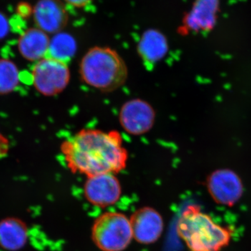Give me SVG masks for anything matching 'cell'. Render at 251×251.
Instances as JSON below:
<instances>
[{
  "label": "cell",
  "mask_w": 251,
  "mask_h": 251,
  "mask_svg": "<svg viewBox=\"0 0 251 251\" xmlns=\"http://www.w3.org/2000/svg\"><path fill=\"white\" fill-rule=\"evenodd\" d=\"M61 152L73 173L88 176L123 171L128 151L121 134L116 130L85 128L61 144Z\"/></svg>",
  "instance_id": "6da1fadb"
},
{
  "label": "cell",
  "mask_w": 251,
  "mask_h": 251,
  "mask_svg": "<svg viewBox=\"0 0 251 251\" xmlns=\"http://www.w3.org/2000/svg\"><path fill=\"white\" fill-rule=\"evenodd\" d=\"M81 80L89 87L103 92H111L125 85L128 67L115 50L96 46L85 52L79 64Z\"/></svg>",
  "instance_id": "7a4b0ae2"
},
{
  "label": "cell",
  "mask_w": 251,
  "mask_h": 251,
  "mask_svg": "<svg viewBox=\"0 0 251 251\" xmlns=\"http://www.w3.org/2000/svg\"><path fill=\"white\" fill-rule=\"evenodd\" d=\"M176 231L191 251H221L229 245L232 237L230 229L216 224L195 205L183 211Z\"/></svg>",
  "instance_id": "3957f363"
},
{
  "label": "cell",
  "mask_w": 251,
  "mask_h": 251,
  "mask_svg": "<svg viewBox=\"0 0 251 251\" xmlns=\"http://www.w3.org/2000/svg\"><path fill=\"white\" fill-rule=\"evenodd\" d=\"M94 244L103 251H123L133 239L130 219L120 212H106L92 226Z\"/></svg>",
  "instance_id": "277c9868"
},
{
  "label": "cell",
  "mask_w": 251,
  "mask_h": 251,
  "mask_svg": "<svg viewBox=\"0 0 251 251\" xmlns=\"http://www.w3.org/2000/svg\"><path fill=\"white\" fill-rule=\"evenodd\" d=\"M33 85L45 97H54L62 93L69 85L71 72L67 63L46 57L38 61L31 72Z\"/></svg>",
  "instance_id": "5b68a950"
},
{
  "label": "cell",
  "mask_w": 251,
  "mask_h": 251,
  "mask_svg": "<svg viewBox=\"0 0 251 251\" xmlns=\"http://www.w3.org/2000/svg\"><path fill=\"white\" fill-rule=\"evenodd\" d=\"M206 188L212 199L218 204L232 206L237 204L244 193L240 176L229 168H219L206 178Z\"/></svg>",
  "instance_id": "8992f818"
},
{
  "label": "cell",
  "mask_w": 251,
  "mask_h": 251,
  "mask_svg": "<svg viewBox=\"0 0 251 251\" xmlns=\"http://www.w3.org/2000/svg\"><path fill=\"white\" fill-rule=\"evenodd\" d=\"M156 117V111L151 104L143 99H133L122 105L119 113V121L125 132L138 136L151 130Z\"/></svg>",
  "instance_id": "52a82bcc"
},
{
  "label": "cell",
  "mask_w": 251,
  "mask_h": 251,
  "mask_svg": "<svg viewBox=\"0 0 251 251\" xmlns=\"http://www.w3.org/2000/svg\"><path fill=\"white\" fill-rule=\"evenodd\" d=\"M85 197L99 207L113 205L120 200L122 186L115 174L105 173L88 176L84 185Z\"/></svg>",
  "instance_id": "ba28073f"
},
{
  "label": "cell",
  "mask_w": 251,
  "mask_h": 251,
  "mask_svg": "<svg viewBox=\"0 0 251 251\" xmlns=\"http://www.w3.org/2000/svg\"><path fill=\"white\" fill-rule=\"evenodd\" d=\"M221 0H195L184 16L181 29L187 33L209 32L215 27Z\"/></svg>",
  "instance_id": "9c48e42d"
},
{
  "label": "cell",
  "mask_w": 251,
  "mask_h": 251,
  "mask_svg": "<svg viewBox=\"0 0 251 251\" xmlns=\"http://www.w3.org/2000/svg\"><path fill=\"white\" fill-rule=\"evenodd\" d=\"M135 240L142 244H151L161 237L164 222L161 214L151 207L144 206L133 213L130 219Z\"/></svg>",
  "instance_id": "30bf717a"
},
{
  "label": "cell",
  "mask_w": 251,
  "mask_h": 251,
  "mask_svg": "<svg viewBox=\"0 0 251 251\" xmlns=\"http://www.w3.org/2000/svg\"><path fill=\"white\" fill-rule=\"evenodd\" d=\"M32 14L36 27L53 35L62 31L67 25L69 17L60 0H39Z\"/></svg>",
  "instance_id": "8fae6325"
},
{
  "label": "cell",
  "mask_w": 251,
  "mask_h": 251,
  "mask_svg": "<svg viewBox=\"0 0 251 251\" xmlns=\"http://www.w3.org/2000/svg\"><path fill=\"white\" fill-rule=\"evenodd\" d=\"M50 39L49 34L37 27L24 31L18 41V49L21 56L29 62H38L47 57Z\"/></svg>",
  "instance_id": "7c38bea8"
},
{
  "label": "cell",
  "mask_w": 251,
  "mask_h": 251,
  "mask_svg": "<svg viewBox=\"0 0 251 251\" xmlns=\"http://www.w3.org/2000/svg\"><path fill=\"white\" fill-rule=\"evenodd\" d=\"M169 49L166 36L155 29H148L143 33L138 44V52L144 62L153 64L160 62Z\"/></svg>",
  "instance_id": "4fadbf2b"
},
{
  "label": "cell",
  "mask_w": 251,
  "mask_h": 251,
  "mask_svg": "<svg viewBox=\"0 0 251 251\" xmlns=\"http://www.w3.org/2000/svg\"><path fill=\"white\" fill-rule=\"evenodd\" d=\"M27 227L21 220L6 219L0 222V246L6 250L17 251L25 244Z\"/></svg>",
  "instance_id": "5bb4252c"
},
{
  "label": "cell",
  "mask_w": 251,
  "mask_h": 251,
  "mask_svg": "<svg viewBox=\"0 0 251 251\" xmlns=\"http://www.w3.org/2000/svg\"><path fill=\"white\" fill-rule=\"evenodd\" d=\"M76 50L77 43L74 36L60 31L51 38L47 57L67 63L75 55Z\"/></svg>",
  "instance_id": "9a60e30c"
},
{
  "label": "cell",
  "mask_w": 251,
  "mask_h": 251,
  "mask_svg": "<svg viewBox=\"0 0 251 251\" xmlns=\"http://www.w3.org/2000/svg\"><path fill=\"white\" fill-rule=\"evenodd\" d=\"M19 83V72L12 61L0 60V95H5L16 90Z\"/></svg>",
  "instance_id": "2e32d148"
},
{
  "label": "cell",
  "mask_w": 251,
  "mask_h": 251,
  "mask_svg": "<svg viewBox=\"0 0 251 251\" xmlns=\"http://www.w3.org/2000/svg\"><path fill=\"white\" fill-rule=\"evenodd\" d=\"M10 142L9 139L0 131V158L6 156L9 152Z\"/></svg>",
  "instance_id": "e0dca14e"
},
{
  "label": "cell",
  "mask_w": 251,
  "mask_h": 251,
  "mask_svg": "<svg viewBox=\"0 0 251 251\" xmlns=\"http://www.w3.org/2000/svg\"><path fill=\"white\" fill-rule=\"evenodd\" d=\"M9 31V23L4 15L0 13V39L6 36Z\"/></svg>",
  "instance_id": "ac0fdd59"
},
{
  "label": "cell",
  "mask_w": 251,
  "mask_h": 251,
  "mask_svg": "<svg viewBox=\"0 0 251 251\" xmlns=\"http://www.w3.org/2000/svg\"><path fill=\"white\" fill-rule=\"evenodd\" d=\"M68 4L72 5L75 7L80 8L85 6L86 5L90 4L92 0H63Z\"/></svg>",
  "instance_id": "d6986e66"
}]
</instances>
